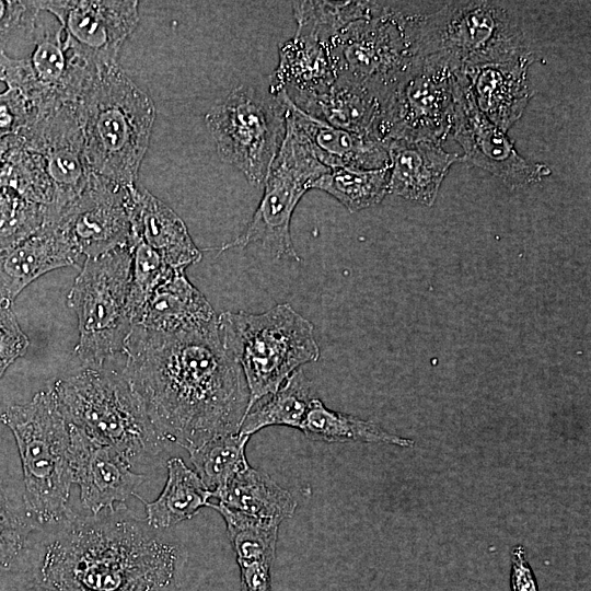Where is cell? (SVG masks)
<instances>
[{"label": "cell", "mask_w": 591, "mask_h": 591, "mask_svg": "<svg viewBox=\"0 0 591 591\" xmlns=\"http://www.w3.org/2000/svg\"><path fill=\"white\" fill-rule=\"evenodd\" d=\"M0 421L12 431L24 478V508L37 524L70 519L68 507L73 484L70 467L69 425L53 389L37 392L22 405L10 406Z\"/></svg>", "instance_id": "5"}, {"label": "cell", "mask_w": 591, "mask_h": 591, "mask_svg": "<svg viewBox=\"0 0 591 591\" xmlns=\"http://www.w3.org/2000/svg\"><path fill=\"white\" fill-rule=\"evenodd\" d=\"M456 70L441 55L417 57L382 105L375 138L441 144L451 134Z\"/></svg>", "instance_id": "11"}, {"label": "cell", "mask_w": 591, "mask_h": 591, "mask_svg": "<svg viewBox=\"0 0 591 591\" xmlns=\"http://www.w3.org/2000/svg\"><path fill=\"white\" fill-rule=\"evenodd\" d=\"M36 591H48V590H45V589L38 587V589Z\"/></svg>", "instance_id": "40"}, {"label": "cell", "mask_w": 591, "mask_h": 591, "mask_svg": "<svg viewBox=\"0 0 591 591\" xmlns=\"http://www.w3.org/2000/svg\"><path fill=\"white\" fill-rule=\"evenodd\" d=\"M294 105L332 126L372 138L382 109L374 94L340 81H335L325 93Z\"/></svg>", "instance_id": "27"}, {"label": "cell", "mask_w": 591, "mask_h": 591, "mask_svg": "<svg viewBox=\"0 0 591 591\" xmlns=\"http://www.w3.org/2000/svg\"><path fill=\"white\" fill-rule=\"evenodd\" d=\"M69 425V424H68ZM69 457L72 482L80 489L84 508L94 515L116 511L146 479L131 470L130 460L117 449L103 444L69 425Z\"/></svg>", "instance_id": "18"}, {"label": "cell", "mask_w": 591, "mask_h": 591, "mask_svg": "<svg viewBox=\"0 0 591 591\" xmlns=\"http://www.w3.org/2000/svg\"><path fill=\"white\" fill-rule=\"evenodd\" d=\"M0 299H1V296H0Z\"/></svg>", "instance_id": "41"}, {"label": "cell", "mask_w": 591, "mask_h": 591, "mask_svg": "<svg viewBox=\"0 0 591 591\" xmlns=\"http://www.w3.org/2000/svg\"><path fill=\"white\" fill-rule=\"evenodd\" d=\"M35 524L0 482V571L11 567Z\"/></svg>", "instance_id": "35"}, {"label": "cell", "mask_w": 591, "mask_h": 591, "mask_svg": "<svg viewBox=\"0 0 591 591\" xmlns=\"http://www.w3.org/2000/svg\"><path fill=\"white\" fill-rule=\"evenodd\" d=\"M250 437L239 432L215 437L189 451L197 475L211 493L219 494L247 465L245 456Z\"/></svg>", "instance_id": "33"}, {"label": "cell", "mask_w": 591, "mask_h": 591, "mask_svg": "<svg viewBox=\"0 0 591 591\" xmlns=\"http://www.w3.org/2000/svg\"><path fill=\"white\" fill-rule=\"evenodd\" d=\"M121 371L163 442L188 452L239 431L250 393L218 316L207 325L154 332L134 325Z\"/></svg>", "instance_id": "1"}, {"label": "cell", "mask_w": 591, "mask_h": 591, "mask_svg": "<svg viewBox=\"0 0 591 591\" xmlns=\"http://www.w3.org/2000/svg\"><path fill=\"white\" fill-rule=\"evenodd\" d=\"M511 584L513 591H537L525 549L515 545L511 551Z\"/></svg>", "instance_id": "38"}, {"label": "cell", "mask_w": 591, "mask_h": 591, "mask_svg": "<svg viewBox=\"0 0 591 591\" xmlns=\"http://www.w3.org/2000/svg\"><path fill=\"white\" fill-rule=\"evenodd\" d=\"M147 521L155 529H166L190 519L197 511L207 507L211 493L196 472L188 468L182 459L167 461V479L160 496L153 501H144Z\"/></svg>", "instance_id": "29"}, {"label": "cell", "mask_w": 591, "mask_h": 591, "mask_svg": "<svg viewBox=\"0 0 591 591\" xmlns=\"http://www.w3.org/2000/svg\"><path fill=\"white\" fill-rule=\"evenodd\" d=\"M91 175L82 193L68 204L53 223L85 260L118 247L134 245L132 190Z\"/></svg>", "instance_id": "14"}, {"label": "cell", "mask_w": 591, "mask_h": 591, "mask_svg": "<svg viewBox=\"0 0 591 591\" xmlns=\"http://www.w3.org/2000/svg\"><path fill=\"white\" fill-rule=\"evenodd\" d=\"M300 430L311 440L327 443L368 442L412 448L415 441L391 433L380 425L327 408L314 397Z\"/></svg>", "instance_id": "30"}, {"label": "cell", "mask_w": 591, "mask_h": 591, "mask_svg": "<svg viewBox=\"0 0 591 591\" xmlns=\"http://www.w3.org/2000/svg\"><path fill=\"white\" fill-rule=\"evenodd\" d=\"M131 229L134 242L149 245L174 269H186L202 257L176 212L137 186L132 190Z\"/></svg>", "instance_id": "23"}, {"label": "cell", "mask_w": 591, "mask_h": 591, "mask_svg": "<svg viewBox=\"0 0 591 591\" xmlns=\"http://www.w3.org/2000/svg\"><path fill=\"white\" fill-rule=\"evenodd\" d=\"M39 10L38 1L0 0V56L15 37L32 39Z\"/></svg>", "instance_id": "36"}, {"label": "cell", "mask_w": 591, "mask_h": 591, "mask_svg": "<svg viewBox=\"0 0 591 591\" xmlns=\"http://www.w3.org/2000/svg\"><path fill=\"white\" fill-rule=\"evenodd\" d=\"M83 263L55 224H43L21 241L0 248V296L13 302L38 277Z\"/></svg>", "instance_id": "20"}, {"label": "cell", "mask_w": 591, "mask_h": 591, "mask_svg": "<svg viewBox=\"0 0 591 591\" xmlns=\"http://www.w3.org/2000/svg\"><path fill=\"white\" fill-rule=\"evenodd\" d=\"M286 118L305 138L317 160L328 169L375 170L390 166L385 146L370 136L351 132L315 118L296 106L285 90Z\"/></svg>", "instance_id": "21"}, {"label": "cell", "mask_w": 591, "mask_h": 591, "mask_svg": "<svg viewBox=\"0 0 591 591\" xmlns=\"http://www.w3.org/2000/svg\"><path fill=\"white\" fill-rule=\"evenodd\" d=\"M30 346L28 337L21 329L12 310V301L0 299V380L5 370Z\"/></svg>", "instance_id": "37"}, {"label": "cell", "mask_w": 591, "mask_h": 591, "mask_svg": "<svg viewBox=\"0 0 591 591\" xmlns=\"http://www.w3.org/2000/svg\"><path fill=\"white\" fill-rule=\"evenodd\" d=\"M336 76L328 48L318 40L294 34L279 49L278 66L270 77L269 90H281L293 104L325 93Z\"/></svg>", "instance_id": "25"}, {"label": "cell", "mask_w": 591, "mask_h": 591, "mask_svg": "<svg viewBox=\"0 0 591 591\" xmlns=\"http://www.w3.org/2000/svg\"><path fill=\"white\" fill-rule=\"evenodd\" d=\"M217 316L185 269L179 268L153 291L135 325L154 332H177L207 325Z\"/></svg>", "instance_id": "26"}, {"label": "cell", "mask_w": 591, "mask_h": 591, "mask_svg": "<svg viewBox=\"0 0 591 591\" xmlns=\"http://www.w3.org/2000/svg\"><path fill=\"white\" fill-rule=\"evenodd\" d=\"M421 3L368 1L366 11L340 27L327 48L336 80L363 88L383 105L418 57Z\"/></svg>", "instance_id": "4"}, {"label": "cell", "mask_w": 591, "mask_h": 591, "mask_svg": "<svg viewBox=\"0 0 591 591\" xmlns=\"http://www.w3.org/2000/svg\"><path fill=\"white\" fill-rule=\"evenodd\" d=\"M390 166L375 170L329 169L310 184L338 200L350 212L380 204L389 194Z\"/></svg>", "instance_id": "32"}, {"label": "cell", "mask_w": 591, "mask_h": 591, "mask_svg": "<svg viewBox=\"0 0 591 591\" xmlns=\"http://www.w3.org/2000/svg\"><path fill=\"white\" fill-rule=\"evenodd\" d=\"M281 147L264 182V194L245 231L224 243L223 252L256 244L276 257L300 262L290 234L293 211L310 184L329 169L323 165L301 132L287 120Z\"/></svg>", "instance_id": "12"}, {"label": "cell", "mask_w": 591, "mask_h": 591, "mask_svg": "<svg viewBox=\"0 0 591 591\" xmlns=\"http://www.w3.org/2000/svg\"><path fill=\"white\" fill-rule=\"evenodd\" d=\"M387 192L424 206H432L452 164L461 158L441 144L426 141H390Z\"/></svg>", "instance_id": "22"}, {"label": "cell", "mask_w": 591, "mask_h": 591, "mask_svg": "<svg viewBox=\"0 0 591 591\" xmlns=\"http://www.w3.org/2000/svg\"><path fill=\"white\" fill-rule=\"evenodd\" d=\"M218 321L223 341L246 381V413L275 393L301 366L320 358L314 325L289 303L260 314L227 311L218 315Z\"/></svg>", "instance_id": "6"}, {"label": "cell", "mask_w": 591, "mask_h": 591, "mask_svg": "<svg viewBox=\"0 0 591 591\" xmlns=\"http://www.w3.org/2000/svg\"><path fill=\"white\" fill-rule=\"evenodd\" d=\"M313 398L311 382L302 369H299L275 393L263 397L251 407L237 432L251 437L270 426L300 429Z\"/></svg>", "instance_id": "31"}, {"label": "cell", "mask_w": 591, "mask_h": 591, "mask_svg": "<svg viewBox=\"0 0 591 591\" xmlns=\"http://www.w3.org/2000/svg\"><path fill=\"white\" fill-rule=\"evenodd\" d=\"M28 143L55 189L49 220L85 188L91 173L83 155V138L76 102L45 107L27 127Z\"/></svg>", "instance_id": "17"}, {"label": "cell", "mask_w": 591, "mask_h": 591, "mask_svg": "<svg viewBox=\"0 0 591 591\" xmlns=\"http://www.w3.org/2000/svg\"><path fill=\"white\" fill-rule=\"evenodd\" d=\"M28 58L2 55L4 81L18 89L36 112L45 107L76 102L90 77L97 70L82 62L68 48L63 28L50 13L39 10Z\"/></svg>", "instance_id": "13"}, {"label": "cell", "mask_w": 591, "mask_h": 591, "mask_svg": "<svg viewBox=\"0 0 591 591\" xmlns=\"http://www.w3.org/2000/svg\"><path fill=\"white\" fill-rule=\"evenodd\" d=\"M0 81H4V65L2 60V55L0 56Z\"/></svg>", "instance_id": "39"}, {"label": "cell", "mask_w": 591, "mask_h": 591, "mask_svg": "<svg viewBox=\"0 0 591 591\" xmlns=\"http://www.w3.org/2000/svg\"><path fill=\"white\" fill-rule=\"evenodd\" d=\"M76 106L90 173L135 186L155 119L150 96L115 63L90 77Z\"/></svg>", "instance_id": "3"}, {"label": "cell", "mask_w": 591, "mask_h": 591, "mask_svg": "<svg viewBox=\"0 0 591 591\" xmlns=\"http://www.w3.org/2000/svg\"><path fill=\"white\" fill-rule=\"evenodd\" d=\"M451 134L463 148L464 160L489 172L510 189L536 184L552 173L546 164L524 159L506 132L480 113L460 70Z\"/></svg>", "instance_id": "16"}, {"label": "cell", "mask_w": 591, "mask_h": 591, "mask_svg": "<svg viewBox=\"0 0 591 591\" xmlns=\"http://www.w3.org/2000/svg\"><path fill=\"white\" fill-rule=\"evenodd\" d=\"M225 521L241 572V591H270L279 521L256 519L209 502Z\"/></svg>", "instance_id": "24"}, {"label": "cell", "mask_w": 591, "mask_h": 591, "mask_svg": "<svg viewBox=\"0 0 591 591\" xmlns=\"http://www.w3.org/2000/svg\"><path fill=\"white\" fill-rule=\"evenodd\" d=\"M38 5L59 21L70 51L93 69L117 63L139 22V2L134 0H49Z\"/></svg>", "instance_id": "15"}, {"label": "cell", "mask_w": 591, "mask_h": 591, "mask_svg": "<svg viewBox=\"0 0 591 591\" xmlns=\"http://www.w3.org/2000/svg\"><path fill=\"white\" fill-rule=\"evenodd\" d=\"M205 121L219 158L251 184H264L287 130L281 91L241 84L211 107Z\"/></svg>", "instance_id": "10"}, {"label": "cell", "mask_w": 591, "mask_h": 591, "mask_svg": "<svg viewBox=\"0 0 591 591\" xmlns=\"http://www.w3.org/2000/svg\"><path fill=\"white\" fill-rule=\"evenodd\" d=\"M45 546L39 588L48 591H157L170 586L177 549L127 520H67Z\"/></svg>", "instance_id": "2"}, {"label": "cell", "mask_w": 591, "mask_h": 591, "mask_svg": "<svg viewBox=\"0 0 591 591\" xmlns=\"http://www.w3.org/2000/svg\"><path fill=\"white\" fill-rule=\"evenodd\" d=\"M132 245L86 258L67 297L78 317V358L86 368L101 369L124 352L132 329L127 299Z\"/></svg>", "instance_id": "9"}, {"label": "cell", "mask_w": 591, "mask_h": 591, "mask_svg": "<svg viewBox=\"0 0 591 591\" xmlns=\"http://www.w3.org/2000/svg\"><path fill=\"white\" fill-rule=\"evenodd\" d=\"M218 505L248 517L275 520L291 518L297 508L293 496L264 472L247 465L215 496Z\"/></svg>", "instance_id": "28"}, {"label": "cell", "mask_w": 591, "mask_h": 591, "mask_svg": "<svg viewBox=\"0 0 591 591\" xmlns=\"http://www.w3.org/2000/svg\"><path fill=\"white\" fill-rule=\"evenodd\" d=\"M174 270L175 269L170 267L149 245L140 240L134 242L132 265L127 299L128 313L134 325L153 291L170 277Z\"/></svg>", "instance_id": "34"}, {"label": "cell", "mask_w": 591, "mask_h": 591, "mask_svg": "<svg viewBox=\"0 0 591 591\" xmlns=\"http://www.w3.org/2000/svg\"><path fill=\"white\" fill-rule=\"evenodd\" d=\"M534 55L476 65L460 70L480 113L507 132L530 100L528 70Z\"/></svg>", "instance_id": "19"}, {"label": "cell", "mask_w": 591, "mask_h": 591, "mask_svg": "<svg viewBox=\"0 0 591 591\" xmlns=\"http://www.w3.org/2000/svg\"><path fill=\"white\" fill-rule=\"evenodd\" d=\"M51 389L69 425L117 449L131 463L163 450L164 442L121 372L85 368Z\"/></svg>", "instance_id": "7"}, {"label": "cell", "mask_w": 591, "mask_h": 591, "mask_svg": "<svg viewBox=\"0 0 591 591\" xmlns=\"http://www.w3.org/2000/svg\"><path fill=\"white\" fill-rule=\"evenodd\" d=\"M418 57L441 55L455 70L533 54L508 2L447 1L426 10L416 35Z\"/></svg>", "instance_id": "8"}]
</instances>
